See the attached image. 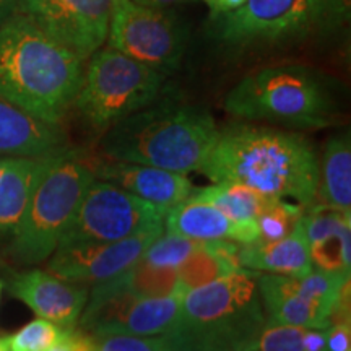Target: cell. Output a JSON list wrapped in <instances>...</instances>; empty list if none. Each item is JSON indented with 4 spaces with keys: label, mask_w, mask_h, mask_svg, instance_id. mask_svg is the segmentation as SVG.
<instances>
[{
    "label": "cell",
    "mask_w": 351,
    "mask_h": 351,
    "mask_svg": "<svg viewBox=\"0 0 351 351\" xmlns=\"http://www.w3.org/2000/svg\"><path fill=\"white\" fill-rule=\"evenodd\" d=\"M106 41L112 49L168 77L182 62L189 29L166 8L114 0Z\"/></svg>",
    "instance_id": "cell-9"
},
{
    "label": "cell",
    "mask_w": 351,
    "mask_h": 351,
    "mask_svg": "<svg viewBox=\"0 0 351 351\" xmlns=\"http://www.w3.org/2000/svg\"><path fill=\"white\" fill-rule=\"evenodd\" d=\"M8 291L25 302L39 319L56 324L62 330H73L85 309L90 289L86 285L67 282L47 270L19 271L8 282Z\"/></svg>",
    "instance_id": "cell-15"
},
{
    "label": "cell",
    "mask_w": 351,
    "mask_h": 351,
    "mask_svg": "<svg viewBox=\"0 0 351 351\" xmlns=\"http://www.w3.org/2000/svg\"><path fill=\"white\" fill-rule=\"evenodd\" d=\"M156 101L104 132L103 155L179 174L200 171L219 134L212 114L192 104Z\"/></svg>",
    "instance_id": "cell-3"
},
{
    "label": "cell",
    "mask_w": 351,
    "mask_h": 351,
    "mask_svg": "<svg viewBox=\"0 0 351 351\" xmlns=\"http://www.w3.org/2000/svg\"><path fill=\"white\" fill-rule=\"evenodd\" d=\"M85 62L23 13L0 23V96L60 125L73 108Z\"/></svg>",
    "instance_id": "cell-2"
},
{
    "label": "cell",
    "mask_w": 351,
    "mask_h": 351,
    "mask_svg": "<svg viewBox=\"0 0 351 351\" xmlns=\"http://www.w3.org/2000/svg\"><path fill=\"white\" fill-rule=\"evenodd\" d=\"M0 351H8L7 337H0Z\"/></svg>",
    "instance_id": "cell-38"
},
{
    "label": "cell",
    "mask_w": 351,
    "mask_h": 351,
    "mask_svg": "<svg viewBox=\"0 0 351 351\" xmlns=\"http://www.w3.org/2000/svg\"><path fill=\"white\" fill-rule=\"evenodd\" d=\"M258 271L241 269L184 293L178 319L163 335L174 351H239L265 324Z\"/></svg>",
    "instance_id": "cell-4"
},
{
    "label": "cell",
    "mask_w": 351,
    "mask_h": 351,
    "mask_svg": "<svg viewBox=\"0 0 351 351\" xmlns=\"http://www.w3.org/2000/svg\"><path fill=\"white\" fill-rule=\"evenodd\" d=\"M258 296L269 322L328 327L339 302L350 295V276L313 269L301 276L258 274Z\"/></svg>",
    "instance_id": "cell-10"
},
{
    "label": "cell",
    "mask_w": 351,
    "mask_h": 351,
    "mask_svg": "<svg viewBox=\"0 0 351 351\" xmlns=\"http://www.w3.org/2000/svg\"><path fill=\"white\" fill-rule=\"evenodd\" d=\"M64 330L46 319L26 324L19 332L7 337L8 351H52Z\"/></svg>",
    "instance_id": "cell-29"
},
{
    "label": "cell",
    "mask_w": 351,
    "mask_h": 351,
    "mask_svg": "<svg viewBox=\"0 0 351 351\" xmlns=\"http://www.w3.org/2000/svg\"><path fill=\"white\" fill-rule=\"evenodd\" d=\"M165 210L116 184L95 178L62 232L57 247L112 243L165 228Z\"/></svg>",
    "instance_id": "cell-8"
},
{
    "label": "cell",
    "mask_w": 351,
    "mask_h": 351,
    "mask_svg": "<svg viewBox=\"0 0 351 351\" xmlns=\"http://www.w3.org/2000/svg\"><path fill=\"white\" fill-rule=\"evenodd\" d=\"M189 199L207 202L234 221H257L267 207H270L275 197L263 195L252 189L230 182H213L204 189H194Z\"/></svg>",
    "instance_id": "cell-25"
},
{
    "label": "cell",
    "mask_w": 351,
    "mask_h": 351,
    "mask_svg": "<svg viewBox=\"0 0 351 351\" xmlns=\"http://www.w3.org/2000/svg\"><path fill=\"white\" fill-rule=\"evenodd\" d=\"M165 231L197 241L228 239L252 244L258 239L257 221H234L207 202L187 199L165 215Z\"/></svg>",
    "instance_id": "cell-18"
},
{
    "label": "cell",
    "mask_w": 351,
    "mask_h": 351,
    "mask_svg": "<svg viewBox=\"0 0 351 351\" xmlns=\"http://www.w3.org/2000/svg\"><path fill=\"white\" fill-rule=\"evenodd\" d=\"M52 351H96L95 337L78 327L73 330H64L59 343Z\"/></svg>",
    "instance_id": "cell-32"
},
{
    "label": "cell",
    "mask_w": 351,
    "mask_h": 351,
    "mask_svg": "<svg viewBox=\"0 0 351 351\" xmlns=\"http://www.w3.org/2000/svg\"><path fill=\"white\" fill-rule=\"evenodd\" d=\"M0 293H2V282H0Z\"/></svg>",
    "instance_id": "cell-39"
},
{
    "label": "cell",
    "mask_w": 351,
    "mask_h": 351,
    "mask_svg": "<svg viewBox=\"0 0 351 351\" xmlns=\"http://www.w3.org/2000/svg\"><path fill=\"white\" fill-rule=\"evenodd\" d=\"M315 204L351 212V140L350 132H340L327 140L317 156Z\"/></svg>",
    "instance_id": "cell-21"
},
{
    "label": "cell",
    "mask_w": 351,
    "mask_h": 351,
    "mask_svg": "<svg viewBox=\"0 0 351 351\" xmlns=\"http://www.w3.org/2000/svg\"><path fill=\"white\" fill-rule=\"evenodd\" d=\"M132 2L150 8H168L171 5H179V3L195 2V0H132Z\"/></svg>",
    "instance_id": "cell-35"
},
{
    "label": "cell",
    "mask_w": 351,
    "mask_h": 351,
    "mask_svg": "<svg viewBox=\"0 0 351 351\" xmlns=\"http://www.w3.org/2000/svg\"><path fill=\"white\" fill-rule=\"evenodd\" d=\"M327 351H351L350 317L333 319L327 327Z\"/></svg>",
    "instance_id": "cell-31"
},
{
    "label": "cell",
    "mask_w": 351,
    "mask_h": 351,
    "mask_svg": "<svg viewBox=\"0 0 351 351\" xmlns=\"http://www.w3.org/2000/svg\"><path fill=\"white\" fill-rule=\"evenodd\" d=\"M165 228H156L112 241V243H88L57 247L47 258V271L59 278L80 285H96L122 274L137 263Z\"/></svg>",
    "instance_id": "cell-14"
},
{
    "label": "cell",
    "mask_w": 351,
    "mask_h": 351,
    "mask_svg": "<svg viewBox=\"0 0 351 351\" xmlns=\"http://www.w3.org/2000/svg\"><path fill=\"white\" fill-rule=\"evenodd\" d=\"M326 0H245L215 19L219 41L234 47L278 44L324 26Z\"/></svg>",
    "instance_id": "cell-11"
},
{
    "label": "cell",
    "mask_w": 351,
    "mask_h": 351,
    "mask_svg": "<svg viewBox=\"0 0 351 351\" xmlns=\"http://www.w3.org/2000/svg\"><path fill=\"white\" fill-rule=\"evenodd\" d=\"M46 156H10L0 176V236L10 238L25 212Z\"/></svg>",
    "instance_id": "cell-23"
},
{
    "label": "cell",
    "mask_w": 351,
    "mask_h": 351,
    "mask_svg": "<svg viewBox=\"0 0 351 351\" xmlns=\"http://www.w3.org/2000/svg\"><path fill=\"white\" fill-rule=\"evenodd\" d=\"M67 147L62 127L38 119L0 96V156L38 158Z\"/></svg>",
    "instance_id": "cell-19"
},
{
    "label": "cell",
    "mask_w": 351,
    "mask_h": 351,
    "mask_svg": "<svg viewBox=\"0 0 351 351\" xmlns=\"http://www.w3.org/2000/svg\"><path fill=\"white\" fill-rule=\"evenodd\" d=\"M306 207L293 204L287 199H275L270 207H267L257 218L258 239L256 243H269V241L282 239L288 236L300 225Z\"/></svg>",
    "instance_id": "cell-27"
},
{
    "label": "cell",
    "mask_w": 351,
    "mask_h": 351,
    "mask_svg": "<svg viewBox=\"0 0 351 351\" xmlns=\"http://www.w3.org/2000/svg\"><path fill=\"white\" fill-rule=\"evenodd\" d=\"M327 327L282 326L265 320L239 351H327Z\"/></svg>",
    "instance_id": "cell-26"
},
{
    "label": "cell",
    "mask_w": 351,
    "mask_h": 351,
    "mask_svg": "<svg viewBox=\"0 0 351 351\" xmlns=\"http://www.w3.org/2000/svg\"><path fill=\"white\" fill-rule=\"evenodd\" d=\"M95 346L96 351H174L165 335H101L95 337Z\"/></svg>",
    "instance_id": "cell-30"
},
{
    "label": "cell",
    "mask_w": 351,
    "mask_h": 351,
    "mask_svg": "<svg viewBox=\"0 0 351 351\" xmlns=\"http://www.w3.org/2000/svg\"><path fill=\"white\" fill-rule=\"evenodd\" d=\"M351 0H326V16H324V26L335 28L343 25L350 19Z\"/></svg>",
    "instance_id": "cell-33"
},
{
    "label": "cell",
    "mask_w": 351,
    "mask_h": 351,
    "mask_svg": "<svg viewBox=\"0 0 351 351\" xmlns=\"http://www.w3.org/2000/svg\"><path fill=\"white\" fill-rule=\"evenodd\" d=\"M20 0H0V23L5 21L19 8Z\"/></svg>",
    "instance_id": "cell-36"
},
{
    "label": "cell",
    "mask_w": 351,
    "mask_h": 351,
    "mask_svg": "<svg viewBox=\"0 0 351 351\" xmlns=\"http://www.w3.org/2000/svg\"><path fill=\"white\" fill-rule=\"evenodd\" d=\"M8 158H10V156H0V176H2L3 169H5V166H7V161H8Z\"/></svg>",
    "instance_id": "cell-37"
},
{
    "label": "cell",
    "mask_w": 351,
    "mask_h": 351,
    "mask_svg": "<svg viewBox=\"0 0 351 351\" xmlns=\"http://www.w3.org/2000/svg\"><path fill=\"white\" fill-rule=\"evenodd\" d=\"M184 295L178 271L173 267H158L138 261L122 274L93 285L90 295H132L140 298H163Z\"/></svg>",
    "instance_id": "cell-24"
},
{
    "label": "cell",
    "mask_w": 351,
    "mask_h": 351,
    "mask_svg": "<svg viewBox=\"0 0 351 351\" xmlns=\"http://www.w3.org/2000/svg\"><path fill=\"white\" fill-rule=\"evenodd\" d=\"M232 117L295 129H322L333 122L332 95L304 65H270L241 78L223 101Z\"/></svg>",
    "instance_id": "cell-6"
},
{
    "label": "cell",
    "mask_w": 351,
    "mask_h": 351,
    "mask_svg": "<svg viewBox=\"0 0 351 351\" xmlns=\"http://www.w3.org/2000/svg\"><path fill=\"white\" fill-rule=\"evenodd\" d=\"M114 0H20L16 12L85 60L106 43Z\"/></svg>",
    "instance_id": "cell-12"
},
{
    "label": "cell",
    "mask_w": 351,
    "mask_h": 351,
    "mask_svg": "<svg viewBox=\"0 0 351 351\" xmlns=\"http://www.w3.org/2000/svg\"><path fill=\"white\" fill-rule=\"evenodd\" d=\"M95 179V160L67 147L46 158L41 173L10 236L12 257L23 265L47 261Z\"/></svg>",
    "instance_id": "cell-5"
},
{
    "label": "cell",
    "mask_w": 351,
    "mask_h": 351,
    "mask_svg": "<svg viewBox=\"0 0 351 351\" xmlns=\"http://www.w3.org/2000/svg\"><path fill=\"white\" fill-rule=\"evenodd\" d=\"M95 178L116 184L165 212L186 202L194 191L186 174L125 161H95Z\"/></svg>",
    "instance_id": "cell-16"
},
{
    "label": "cell",
    "mask_w": 351,
    "mask_h": 351,
    "mask_svg": "<svg viewBox=\"0 0 351 351\" xmlns=\"http://www.w3.org/2000/svg\"><path fill=\"white\" fill-rule=\"evenodd\" d=\"M238 261L243 269L258 271V274L301 276L314 269L311 262L309 244H307L301 221L282 239L269 241V243L241 244Z\"/></svg>",
    "instance_id": "cell-20"
},
{
    "label": "cell",
    "mask_w": 351,
    "mask_h": 351,
    "mask_svg": "<svg viewBox=\"0 0 351 351\" xmlns=\"http://www.w3.org/2000/svg\"><path fill=\"white\" fill-rule=\"evenodd\" d=\"M202 2L208 7L212 19H218V16L225 15V13L239 8L245 0H202Z\"/></svg>",
    "instance_id": "cell-34"
},
{
    "label": "cell",
    "mask_w": 351,
    "mask_h": 351,
    "mask_svg": "<svg viewBox=\"0 0 351 351\" xmlns=\"http://www.w3.org/2000/svg\"><path fill=\"white\" fill-rule=\"evenodd\" d=\"M181 293L163 298L132 295H90L78 328L93 337L163 335L178 319Z\"/></svg>",
    "instance_id": "cell-13"
},
{
    "label": "cell",
    "mask_w": 351,
    "mask_h": 351,
    "mask_svg": "<svg viewBox=\"0 0 351 351\" xmlns=\"http://www.w3.org/2000/svg\"><path fill=\"white\" fill-rule=\"evenodd\" d=\"M311 262L315 270L350 276L351 271V212L313 204L301 218Z\"/></svg>",
    "instance_id": "cell-17"
},
{
    "label": "cell",
    "mask_w": 351,
    "mask_h": 351,
    "mask_svg": "<svg viewBox=\"0 0 351 351\" xmlns=\"http://www.w3.org/2000/svg\"><path fill=\"white\" fill-rule=\"evenodd\" d=\"M165 80L163 73L132 57L109 46L99 47L83 70L73 108L91 129L104 134L124 117L155 103Z\"/></svg>",
    "instance_id": "cell-7"
},
{
    "label": "cell",
    "mask_w": 351,
    "mask_h": 351,
    "mask_svg": "<svg viewBox=\"0 0 351 351\" xmlns=\"http://www.w3.org/2000/svg\"><path fill=\"white\" fill-rule=\"evenodd\" d=\"M200 173L212 182L249 187L275 199L315 204L317 155L304 135L267 125L236 124L219 130Z\"/></svg>",
    "instance_id": "cell-1"
},
{
    "label": "cell",
    "mask_w": 351,
    "mask_h": 351,
    "mask_svg": "<svg viewBox=\"0 0 351 351\" xmlns=\"http://www.w3.org/2000/svg\"><path fill=\"white\" fill-rule=\"evenodd\" d=\"M239 245L234 241H200L181 265L176 267L182 293L204 287L215 280L239 271Z\"/></svg>",
    "instance_id": "cell-22"
},
{
    "label": "cell",
    "mask_w": 351,
    "mask_h": 351,
    "mask_svg": "<svg viewBox=\"0 0 351 351\" xmlns=\"http://www.w3.org/2000/svg\"><path fill=\"white\" fill-rule=\"evenodd\" d=\"M200 241L189 239L184 236L173 234V232H161L153 243L148 245L140 261L152 263L158 267H179L186 261L194 249L199 245Z\"/></svg>",
    "instance_id": "cell-28"
}]
</instances>
